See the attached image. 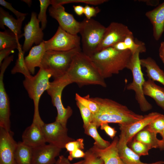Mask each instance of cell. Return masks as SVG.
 <instances>
[{
	"label": "cell",
	"instance_id": "6da1fadb",
	"mask_svg": "<svg viewBox=\"0 0 164 164\" xmlns=\"http://www.w3.org/2000/svg\"><path fill=\"white\" fill-rule=\"evenodd\" d=\"M90 98L99 107L98 112L93 114L92 122L96 125L97 128L101 124L106 123L127 125L140 120L144 116L111 99L99 97Z\"/></svg>",
	"mask_w": 164,
	"mask_h": 164
},
{
	"label": "cell",
	"instance_id": "7a4b0ae2",
	"mask_svg": "<svg viewBox=\"0 0 164 164\" xmlns=\"http://www.w3.org/2000/svg\"><path fill=\"white\" fill-rule=\"evenodd\" d=\"M62 77L70 84L75 83L79 87L89 85L107 87L104 79L91 58L82 51L75 56L68 71Z\"/></svg>",
	"mask_w": 164,
	"mask_h": 164
},
{
	"label": "cell",
	"instance_id": "3957f363",
	"mask_svg": "<svg viewBox=\"0 0 164 164\" xmlns=\"http://www.w3.org/2000/svg\"><path fill=\"white\" fill-rule=\"evenodd\" d=\"M132 54L129 50H117L111 46L90 57L105 79L127 68Z\"/></svg>",
	"mask_w": 164,
	"mask_h": 164
},
{
	"label": "cell",
	"instance_id": "277c9868",
	"mask_svg": "<svg viewBox=\"0 0 164 164\" xmlns=\"http://www.w3.org/2000/svg\"><path fill=\"white\" fill-rule=\"evenodd\" d=\"M81 51V48L66 51L47 50L39 68L50 74L54 79L58 78L66 73L74 56Z\"/></svg>",
	"mask_w": 164,
	"mask_h": 164
},
{
	"label": "cell",
	"instance_id": "5b68a950",
	"mask_svg": "<svg viewBox=\"0 0 164 164\" xmlns=\"http://www.w3.org/2000/svg\"><path fill=\"white\" fill-rule=\"evenodd\" d=\"M52 77L50 74L41 68L34 76L25 78L23 81V85L34 104V114L32 122L41 126L45 123L42 120L39 112V103L40 97L49 88V79Z\"/></svg>",
	"mask_w": 164,
	"mask_h": 164
},
{
	"label": "cell",
	"instance_id": "8992f818",
	"mask_svg": "<svg viewBox=\"0 0 164 164\" xmlns=\"http://www.w3.org/2000/svg\"><path fill=\"white\" fill-rule=\"evenodd\" d=\"M106 27L93 19H84L81 22L79 33L81 36L82 52L90 57L96 53Z\"/></svg>",
	"mask_w": 164,
	"mask_h": 164
},
{
	"label": "cell",
	"instance_id": "52a82bcc",
	"mask_svg": "<svg viewBox=\"0 0 164 164\" xmlns=\"http://www.w3.org/2000/svg\"><path fill=\"white\" fill-rule=\"evenodd\" d=\"M140 53L139 51H137L132 54L128 64L127 68L132 72L133 79L132 82L127 85L126 88L127 90L135 92V98L141 110L145 112L151 110L152 107L143 93V85L145 80L140 63Z\"/></svg>",
	"mask_w": 164,
	"mask_h": 164
},
{
	"label": "cell",
	"instance_id": "ba28073f",
	"mask_svg": "<svg viewBox=\"0 0 164 164\" xmlns=\"http://www.w3.org/2000/svg\"><path fill=\"white\" fill-rule=\"evenodd\" d=\"M69 84H70L68 81L61 77L50 82V87L46 91L48 94L51 97L53 104L57 110V115L55 121L65 127H67L68 120L73 114V110L71 107L68 106L65 108L61 99L63 89Z\"/></svg>",
	"mask_w": 164,
	"mask_h": 164
},
{
	"label": "cell",
	"instance_id": "9c48e42d",
	"mask_svg": "<svg viewBox=\"0 0 164 164\" xmlns=\"http://www.w3.org/2000/svg\"><path fill=\"white\" fill-rule=\"evenodd\" d=\"M80 40L77 35L69 33L59 26L54 35L44 43L46 51H66L80 48Z\"/></svg>",
	"mask_w": 164,
	"mask_h": 164
},
{
	"label": "cell",
	"instance_id": "30bf717a",
	"mask_svg": "<svg viewBox=\"0 0 164 164\" xmlns=\"http://www.w3.org/2000/svg\"><path fill=\"white\" fill-rule=\"evenodd\" d=\"M42 128L46 142L61 149L65 148L67 143L75 140L68 135L67 127L56 121L44 123Z\"/></svg>",
	"mask_w": 164,
	"mask_h": 164
},
{
	"label": "cell",
	"instance_id": "8fae6325",
	"mask_svg": "<svg viewBox=\"0 0 164 164\" xmlns=\"http://www.w3.org/2000/svg\"><path fill=\"white\" fill-rule=\"evenodd\" d=\"M48 12L50 16L57 20L62 29L73 35L79 33L81 22L77 21L72 14L67 12L62 5H51Z\"/></svg>",
	"mask_w": 164,
	"mask_h": 164
},
{
	"label": "cell",
	"instance_id": "7c38bea8",
	"mask_svg": "<svg viewBox=\"0 0 164 164\" xmlns=\"http://www.w3.org/2000/svg\"><path fill=\"white\" fill-rule=\"evenodd\" d=\"M132 33L127 26L122 23L116 22L111 23L106 28L97 52L123 41L127 36Z\"/></svg>",
	"mask_w": 164,
	"mask_h": 164
},
{
	"label": "cell",
	"instance_id": "4fadbf2b",
	"mask_svg": "<svg viewBox=\"0 0 164 164\" xmlns=\"http://www.w3.org/2000/svg\"><path fill=\"white\" fill-rule=\"evenodd\" d=\"M10 63L9 61L5 60L0 66V127L10 132L11 115L9 98L3 82L5 72Z\"/></svg>",
	"mask_w": 164,
	"mask_h": 164
},
{
	"label": "cell",
	"instance_id": "5bb4252c",
	"mask_svg": "<svg viewBox=\"0 0 164 164\" xmlns=\"http://www.w3.org/2000/svg\"><path fill=\"white\" fill-rule=\"evenodd\" d=\"M39 21L37 19V14L32 12L30 21L24 28L23 36L25 40L22 50L25 53L29 50L33 44H40L44 41L43 30L39 26Z\"/></svg>",
	"mask_w": 164,
	"mask_h": 164
},
{
	"label": "cell",
	"instance_id": "9a60e30c",
	"mask_svg": "<svg viewBox=\"0 0 164 164\" xmlns=\"http://www.w3.org/2000/svg\"><path fill=\"white\" fill-rule=\"evenodd\" d=\"M13 133L0 127V164H16L15 153L17 143Z\"/></svg>",
	"mask_w": 164,
	"mask_h": 164
},
{
	"label": "cell",
	"instance_id": "2e32d148",
	"mask_svg": "<svg viewBox=\"0 0 164 164\" xmlns=\"http://www.w3.org/2000/svg\"><path fill=\"white\" fill-rule=\"evenodd\" d=\"M61 149L49 144L32 148V164H55Z\"/></svg>",
	"mask_w": 164,
	"mask_h": 164
},
{
	"label": "cell",
	"instance_id": "e0dca14e",
	"mask_svg": "<svg viewBox=\"0 0 164 164\" xmlns=\"http://www.w3.org/2000/svg\"><path fill=\"white\" fill-rule=\"evenodd\" d=\"M160 114L157 112H152L144 115L142 119L130 124L119 125L120 130L123 133L127 144L132 140L139 132L145 128Z\"/></svg>",
	"mask_w": 164,
	"mask_h": 164
},
{
	"label": "cell",
	"instance_id": "ac0fdd59",
	"mask_svg": "<svg viewBox=\"0 0 164 164\" xmlns=\"http://www.w3.org/2000/svg\"><path fill=\"white\" fill-rule=\"evenodd\" d=\"M123 133L121 131L117 144L120 158L124 164H163L164 161H160L152 163L142 162L140 156L127 145Z\"/></svg>",
	"mask_w": 164,
	"mask_h": 164
},
{
	"label": "cell",
	"instance_id": "d6986e66",
	"mask_svg": "<svg viewBox=\"0 0 164 164\" xmlns=\"http://www.w3.org/2000/svg\"><path fill=\"white\" fill-rule=\"evenodd\" d=\"M118 139L115 136L106 148L100 149L94 145L90 149L102 159L104 164H124L118 153L117 148Z\"/></svg>",
	"mask_w": 164,
	"mask_h": 164
},
{
	"label": "cell",
	"instance_id": "ffe728a7",
	"mask_svg": "<svg viewBox=\"0 0 164 164\" xmlns=\"http://www.w3.org/2000/svg\"><path fill=\"white\" fill-rule=\"evenodd\" d=\"M145 15L152 25L155 39L159 40L164 32V1L154 9L147 12Z\"/></svg>",
	"mask_w": 164,
	"mask_h": 164
},
{
	"label": "cell",
	"instance_id": "44dd1931",
	"mask_svg": "<svg viewBox=\"0 0 164 164\" xmlns=\"http://www.w3.org/2000/svg\"><path fill=\"white\" fill-rule=\"evenodd\" d=\"M22 142L27 146L34 148L46 144L42 126L32 122L24 131Z\"/></svg>",
	"mask_w": 164,
	"mask_h": 164
},
{
	"label": "cell",
	"instance_id": "7402d4cb",
	"mask_svg": "<svg viewBox=\"0 0 164 164\" xmlns=\"http://www.w3.org/2000/svg\"><path fill=\"white\" fill-rule=\"evenodd\" d=\"M140 62L141 67L146 69L148 79L157 81L164 86V71L153 58L148 57L140 59Z\"/></svg>",
	"mask_w": 164,
	"mask_h": 164
},
{
	"label": "cell",
	"instance_id": "603a6c76",
	"mask_svg": "<svg viewBox=\"0 0 164 164\" xmlns=\"http://www.w3.org/2000/svg\"><path fill=\"white\" fill-rule=\"evenodd\" d=\"M46 51L43 41L32 47L25 57L26 64L31 74H33L35 68L39 67Z\"/></svg>",
	"mask_w": 164,
	"mask_h": 164
},
{
	"label": "cell",
	"instance_id": "cb8c5ba5",
	"mask_svg": "<svg viewBox=\"0 0 164 164\" xmlns=\"http://www.w3.org/2000/svg\"><path fill=\"white\" fill-rule=\"evenodd\" d=\"M25 17L23 16L16 19L12 15H10L8 12L0 7V28L5 29V26L15 34L21 35L22 34L21 31L22 23Z\"/></svg>",
	"mask_w": 164,
	"mask_h": 164
},
{
	"label": "cell",
	"instance_id": "d4e9b609",
	"mask_svg": "<svg viewBox=\"0 0 164 164\" xmlns=\"http://www.w3.org/2000/svg\"><path fill=\"white\" fill-rule=\"evenodd\" d=\"M143 90L145 96L153 98L157 105L164 111V88L157 85L154 81L148 79L145 80Z\"/></svg>",
	"mask_w": 164,
	"mask_h": 164
},
{
	"label": "cell",
	"instance_id": "484cf974",
	"mask_svg": "<svg viewBox=\"0 0 164 164\" xmlns=\"http://www.w3.org/2000/svg\"><path fill=\"white\" fill-rule=\"evenodd\" d=\"M134 139L139 141L152 148H161L162 140L157 138V134L145 128L139 132L134 137Z\"/></svg>",
	"mask_w": 164,
	"mask_h": 164
},
{
	"label": "cell",
	"instance_id": "4316f807",
	"mask_svg": "<svg viewBox=\"0 0 164 164\" xmlns=\"http://www.w3.org/2000/svg\"><path fill=\"white\" fill-rule=\"evenodd\" d=\"M32 148L22 141L17 142L15 153L16 164H32Z\"/></svg>",
	"mask_w": 164,
	"mask_h": 164
},
{
	"label": "cell",
	"instance_id": "83f0119b",
	"mask_svg": "<svg viewBox=\"0 0 164 164\" xmlns=\"http://www.w3.org/2000/svg\"><path fill=\"white\" fill-rule=\"evenodd\" d=\"M23 36V34L18 35L10 29L0 32V50L3 49L15 47L18 48L20 44L19 39Z\"/></svg>",
	"mask_w": 164,
	"mask_h": 164
},
{
	"label": "cell",
	"instance_id": "f1b7e54d",
	"mask_svg": "<svg viewBox=\"0 0 164 164\" xmlns=\"http://www.w3.org/2000/svg\"><path fill=\"white\" fill-rule=\"evenodd\" d=\"M17 50H18V57L15 65L11 70L12 74L20 73L23 74L25 78H30L32 76L26 64L24 57L25 52L22 50V45L19 44Z\"/></svg>",
	"mask_w": 164,
	"mask_h": 164
},
{
	"label": "cell",
	"instance_id": "f546056e",
	"mask_svg": "<svg viewBox=\"0 0 164 164\" xmlns=\"http://www.w3.org/2000/svg\"><path fill=\"white\" fill-rule=\"evenodd\" d=\"M84 133L90 136L94 140V145L101 149L107 148L110 144L109 142L103 139L97 132L96 125L91 123L87 127L84 128Z\"/></svg>",
	"mask_w": 164,
	"mask_h": 164
},
{
	"label": "cell",
	"instance_id": "4dcf8cb0",
	"mask_svg": "<svg viewBox=\"0 0 164 164\" xmlns=\"http://www.w3.org/2000/svg\"><path fill=\"white\" fill-rule=\"evenodd\" d=\"M123 42L127 49L129 50L132 54L137 51H139L140 53L146 51L145 43L138 40H135L133 33L127 36Z\"/></svg>",
	"mask_w": 164,
	"mask_h": 164
},
{
	"label": "cell",
	"instance_id": "1f68e13d",
	"mask_svg": "<svg viewBox=\"0 0 164 164\" xmlns=\"http://www.w3.org/2000/svg\"><path fill=\"white\" fill-rule=\"evenodd\" d=\"M89 94L82 97L77 93H76L75 99L83 105L89 109L93 114L97 113L99 110V107L97 104L92 100Z\"/></svg>",
	"mask_w": 164,
	"mask_h": 164
},
{
	"label": "cell",
	"instance_id": "d6a6232c",
	"mask_svg": "<svg viewBox=\"0 0 164 164\" xmlns=\"http://www.w3.org/2000/svg\"><path fill=\"white\" fill-rule=\"evenodd\" d=\"M40 11L37 16V19L41 23V28L43 30L46 26L47 23L46 12L48 6L51 5V0H39Z\"/></svg>",
	"mask_w": 164,
	"mask_h": 164
},
{
	"label": "cell",
	"instance_id": "836d02e7",
	"mask_svg": "<svg viewBox=\"0 0 164 164\" xmlns=\"http://www.w3.org/2000/svg\"><path fill=\"white\" fill-rule=\"evenodd\" d=\"M145 128L156 134H160L164 129V115L161 114Z\"/></svg>",
	"mask_w": 164,
	"mask_h": 164
},
{
	"label": "cell",
	"instance_id": "e575fe53",
	"mask_svg": "<svg viewBox=\"0 0 164 164\" xmlns=\"http://www.w3.org/2000/svg\"><path fill=\"white\" fill-rule=\"evenodd\" d=\"M130 143V148L140 157L149 155V151L151 149L146 145L134 139Z\"/></svg>",
	"mask_w": 164,
	"mask_h": 164
},
{
	"label": "cell",
	"instance_id": "d590c367",
	"mask_svg": "<svg viewBox=\"0 0 164 164\" xmlns=\"http://www.w3.org/2000/svg\"><path fill=\"white\" fill-rule=\"evenodd\" d=\"M107 0H51V5H61L73 3H82L86 5H97L106 2Z\"/></svg>",
	"mask_w": 164,
	"mask_h": 164
},
{
	"label": "cell",
	"instance_id": "8d00e7d4",
	"mask_svg": "<svg viewBox=\"0 0 164 164\" xmlns=\"http://www.w3.org/2000/svg\"><path fill=\"white\" fill-rule=\"evenodd\" d=\"M76 103L83 121V128H85L92 122L93 114L89 109L79 102L76 101Z\"/></svg>",
	"mask_w": 164,
	"mask_h": 164
},
{
	"label": "cell",
	"instance_id": "74e56055",
	"mask_svg": "<svg viewBox=\"0 0 164 164\" xmlns=\"http://www.w3.org/2000/svg\"><path fill=\"white\" fill-rule=\"evenodd\" d=\"M85 153L84 164H104L102 159L90 149Z\"/></svg>",
	"mask_w": 164,
	"mask_h": 164
},
{
	"label": "cell",
	"instance_id": "f35d334b",
	"mask_svg": "<svg viewBox=\"0 0 164 164\" xmlns=\"http://www.w3.org/2000/svg\"><path fill=\"white\" fill-rule=\"evenodd\" d=\"M84 139L79 138L77 140L70 142L67 143L65 146L67 151L69 152L74 150L76 149H84Z\"/></svg>",
	"mask_w": 164,
	"mask_h": 164
},
{
	"label": "cell",
	"instance_id": "ab89813d",
	"mask_svg": "<svg viewBox=\"0 0 164 164\" xmlns=\"http://www.w3.org/2000/svg\"><path fill=\"white\" fill-rule=\"evenodd\" d=\"M100 11L101 9L97 6L94 7L86 5L84 7V14L88 19L96 16Z\"/></svg>",
	"mask_w": 164,
	"mask_h": 164
},
{
	"label": "cell",
	"instance_id": "60d3db41",
	"mask_svg": "<svg viewBox=\"0 0 164 164\" xmlns=\"http://www.w3.org/2000/svg\"><path fill=\"white\" fill-rule=\"evenodd\" d=\"M0 5L12 12L16 16L17 19L23 16H26L27 13L21 12L15 9L12 6V4L4 0H0Z\"/></svg>",
	"mask_w": 164,
	"mask_h": 164
},
{
	"label": "cell",
	"instance_id": "b9f144b4",
	"mask_svg": "<svg viewBox=\"0 0 164 164\" xmlns=\"http://www.w3.org/2000/svg\"><path fill=\"white\" fill-rule=\"evenodd\" d=\"M100 127L101 129L104 130L112 139H114L115 137L117 132V131L114 128H112L109 126L108 123L102 124L101 125Z\"/></svg>",
	"mask_w": 164,
	"mask_h": 164
},
{
	"label": "cell",
	"instance_id": "7bdbcfd3",
	"mask_svg": "<svg viewBox=\"0 0 164 164\" xmlns=\"http://www.w3.org/2000/svg\"><path fill=\"white\" fill-rule=\"evenodd\" d=\"M85 155V152H84L82 150L76 149L69 152L67 158L70 161H71L75 158H84Z\"/></svg>",
	"mask_w": 164,
	"mask_h": 164
},
{
	"label": "cell",
	"instance_id": "ee69618b",
	"mask_svg": "<svg viewBox=\"0 0 164 164\" xmlns=\"http://www.w3.org/2000/svg\"><path fill=\"white\" fill-rule=\"evenodd\" d=\"M15 49H17V48L13 47L5 48L0 50V66L2 64L3 60L9 56V55Z\"/></svg>",
	"mask_w": 164,
	"mask_h": 164
},
{
	"label": "cell",
	"instance_id": "f6af8a7d",
	"mask_svg": "<svg viewBox=\"0 0 164 164\" xmlns=\"http://www.w3.org/2000/svg\"><path fill=\"white\" fill-rule=\"evenodd\" d=\"M70 161L63 155H59L55 164H84V160H83L78 162L71 163Z\"/></svg>",
	"mask_w": 164,
	"mask_h": 164
},
{
	"label": "cell",
	"instance_id": "bcb514c9",
	"mask_svg": "<svg viewBox=\"0 0 164 164\" xmlns=\"http://www.w3.org/2000/svg\"><path fill=\"white\" fill-rule=\"evenodd\" d=\"M139 2L145 3L147 5L152 6H158L159 3V0H138Z\"/></svg>",
	"mask_w": 164,
	"mask_h": 164
},
{
	"label": "cell",
	"instance_id": "7dc6e473",
	"mask_svg": "<svg viewBox=\"0 0 164 164\" xmlns=\"http://www.w3.org/2000/svg\"><path fill=\"white\" fill-rule=\"evenodd\" d=\"M73 8L76 14L79 16H81L84 14V7L81 5H73Z\"/></svg>",
	"mask_w": 164,
	"mask_h": 164
},
{
	"label": "cell",
	"instance_id": "c3c4849f",
	"mask_svg": "<svg viewBox=\"0 0 164 164\" xmlns=\"http://www.w3.org/2000/svg\"><path fill=\"white\" fill-rule=\"evenodd\" d=\"M159 56L162 63L164 64V41L162 42L159 50Z\"/></svg>",
	"mask_w": 164,
	"mask_h": 164
},
{
	"label": "cell",
	"instance_id": "681fc988",
	"mask_svg": "<svg viewBox=\"0 0 164 164\" xmlns=\"http://www.w3.org/2000/svg\"><path fill=\"white\" fill-rule=\"evenodd\" d=\"M21 1L26 3L29 7L31 6L32 2V1L31 0H22Z\"/></svg>",
	"mask_w": 164,
	"mask_h": 164
},
{
	"label": "cell",
	"instance_id": "f907efd6",
	"mask_svg": "<svg viewBox=\"0 0 164 164\" xmlns=\"http://www.w3.org/2000/svg\"><path fill=\"white\" fill-rule=\"evenodd\" d=\"M160 135L162 138V139H164V129Z\"/></svg>",
	"mask_w": 164,
	"mask_h": 164
},
{
	"label": "cell",
	"instance_id": "816d5d0a",
	"mask_svg": "<svg viewBox=\"0 0 164 164\" xmlns=\"http://www.w3.org/2000/svg\"><path fill=\"white\" fill-rule=\"evenodd\" d=\"M163 141L162 143V150H164V139H162Z\"/></svg>",
	"mask_w": 164,
	"mask_h": 164
}]
</instances>
